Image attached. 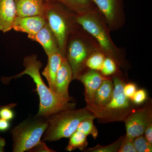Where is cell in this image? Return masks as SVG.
<instances>
[{
	"label": "cell",
	"instance_id": "28",
	"mask_svg": "<svg viewBox=\"0 0 152 152\" xmlns=\"http://www.w3.org/2000/svg\"><path fill=\"white\" fill-rule=\"evenodd\" d=\"M137 91V86L133 83L125 84L124 87V91L125 96L132 100L133 96Z\"/></svg>",
	"mask_w": 152,
	"mask_h": 152
},
{
	"label": "cell",
	"instance_id": "17",
	"mask_svg": "<svg viewBox=\"0 0 152 152\" xmlns=\"http://www.w3.org/2000/svg\"><path fill=\"white\" fill-rule=\"evenodd\" d=\"M48 57V64L43 71L42 75L48 81L49 88L54 91L56 77L64 57L59 53H57Z\"/></svg>",
	"mask_w": 152,
	"mask_h": 152
},
{
	"label": "cell",
	"instance_id": "31",
	"mask_svg": "<svg viewBox=\"0 0 152 152\" xmlns=\"http://www.w3.org/2000/svg\"><path fill=\"white\" fill-rule=\"evenodd\" d=\"M144 134L145 137L148 140V141L152 144V123L147 126Z\"/></svg>",
	"mask_w": 152,
	"mask_h": 152
},
{
	"label": "cell",
	"instance_id": "27",
	"mask_svg": "<svg viewBox=\"0 0 152 152\" xmlns=\"http://www.w3.org/2000/svg\"><path fill=\"white\" fill-rule=\"evenodd\" d=\"M147 99V94L146 91L144 89H140L136 91L131 100L135 104L140 105L143 103Z\"/></svg>",
	"mask_w": 152,
	"mask_h": 152
},
{
	"label": "cell",
	"instance_id": "34",
	"mask_svg": "<svg viewBox=\"0 0 152 152\" xmlns=\"http://www.w3.org/2000/svg\"><path fill=\"white\" fill-rule=\"evenodd\" d=\"M45 1H51V0H45Z\"/></svg>",
	"mask_w": 152,
	"mask_h": 152
},
{
	"label": "cell",
	"instance_id": "13",
	"mask_svg": "<svg viewBox=\"0 0 152 152\" xmlns=\"http://www.w3.org/2000/svg\"><path fill=\"white\" fill-rule=\"evenodd\" d=\"M29 39L40 44L48 56L60 53L58 41L48 22L37 34Z\"/></svg>",
	"mask_w": 152,
	"mask_h": 152
},
{
	"label": "cell",
	"instance_id": "14",
	"mask_svg": "<svg viewBox=\"0 0 152 152\" xmlns=\"http://www.w3.org/2000/svg\"><path fill=\"white\" fill-rule=\"evenodd\" d=\"M17 16L45 17V0H15Z\"/></svg>",
	"mask_w": 152,
	"mask_h": 152
},
{
	"label": "cell",
	"instance_id": "2",
	"mask_svg": "<svg viewBox=\"0 0 152 152\" xmlns=\"http://www.w3.org/2000/svg\"><path fill=\"white\" fill-rule=\"evenodd\" d=\"M76 21L94 38L106 56L113 60L120 69L127 70L129 66L124 52L114 43L110 32L98 10L83 15H76Z\"/></svg>",
	"mask_w": 152,
	"mask_h": 152
},
{
	"label": "cell",
	"instance_id": "3",
	"mask_svg": "<svg viewBox=\"0 0 152 152\" xmlns=\"http://www.w3.org/2000/svg\"><path fill=\"white\" fill-rule=\"evenodd\" d=\"M112 78L113 94L108 103L99 106L90 103H86L85 107L101 124L124 122L131 112L136 108L135 104L124 93V87L126 83L120 77V73L113 75Z\"/></svg>",
	"mask_w": 152,
	"mask_h": 152
},
{
	"label": "cell",
	"instance_id": "20",
	"mask_svg": "<svg viewBox=\"0 0 152 152\" xmlns=\"http://www.w3.org/2000/svg\"><path fill=\"white\" fill-rule=\"evenodd\" d=\"M106 57L101 51L95 52L87 60L86 64L87 69L100 72Z\"/></svg>",
	"mask_w": 152,
	"mask_h": 152
},
{
	"label": "cell",
	"instance_id": "6",
	"mask_svg": "<svg viewBox=\"0 0 152 152\" xmlns=\"http://www.w3.org/2000/svg\"><path fill=\"white\" fill-rule=\"evenodd\" d=\"M76 16L75 13L61 3L46 1V18L56 38L60 53L64 57H66L68 38L77 24Z\"/></svg>",
	"mask_w": 152,
	"mask_h": 152
},
{
	"label": "cell",
	"instance_id": "1",
	"mask_svg": "<svg viewBox=\"0 0 152 152\" xmlns=\"http://www.w3.org/2000/svg\"><path fill=\"white\" fill-rule=\"evenodd\" d=\"M23 66L25 69L23 72L17 75L7 78L5 80L8 81L25 75H28L33 79L36 84V91L40 99L39 111L36 116L47 118L58 112L75 108L76 106L75 103L66 100L51 90L44 83L40 73V69L42 66V64L40 61L37 59V55L25 57Z\"/></svg>",
	"mask_w": 152,
	"mask_h": 152
},
{
	"label": "cell",
	"instance_id": "22",
	"mask_svg": "<svg viewBox=\"0 0 152 152\" xmlns=\"http://www.w3.org/2000/svg\"><path fill=\"white\" fill-rule=\"evenodd\" d=\"M100 72L104 76L110 77L120 73V68L113 60L106 56Z\"/></svg>",
	"mask_w": 152,
	"mask_h": 152
},
{
	"label": "cell",
	"instance_id": "4",
	"mask_svg": "<svg viewBox=\"0 0 152 152\" xmlns=\"http://www.w3.org/2000/svg\"><path fill=\"white\" fill-rule=\"evenodd\" d=\"M98 51L100 49L94 38L77 24L68 38L66 52V58L72 72L73 80H77L86 70L87 60Z\"/></svg>",
	"mask_w": 152,
	"mask_h": 152
},
{
	"label": "cell",
	"instance_id": "7",
	"mask_svg": "<svg viewBox=\"0 0 152 152\" xmlns=\"http://www.w3.org/2000/svg\"><path fill=\"white\" fill-rule=\"evenodd\" d=\"M47 119L36 116L24 120L11 131L13 151H31L40 142L41 138L48 127Z\"/></svg>",
	"mask_w": 152,
	"mask_h": 152
},
{
	"label": "cell",
	"instance_id": "33",
	"mask_svg": "<svg viewBox=\"0 0 152 152\" xmlns=\"http://www.w3.org/2000/svg\"><path fill=\"white\" fill-rule=\"evenodd\" d=\"M5 106H0V110H1L2 108L4 107Z\"/></svg>",
	"mask_w": 152,
	"mask_h": 152
},
{
	"label": "cell",
	"instance_id": "26",
	"mask_svg": "<svg viewBox=\"0 0 152 152\" xmlns=\"http://www.w3.org/2000/svg\"><path fill=\"white\" fill-rule=\"evenodd\" d=\"M134 140L125 135L118 152H137L134 145Z\"/></svg>",
	"mask_w": 152,
	"mask_h": 152
},
{
	"label": "cell",
	"instance_id": "32",
	"mask_svg": "<svg viewBox=\"0 0 152 152\" xmlns=\"http://www.w3.org/2000/svg\"><path fill=\"white\" fill-rule=\"evenodd\" d=\"M6 145V141L4 138L0 136V152L5 151L4 147Z\"/></svg>",
	"mask_w": 152,
	"mask_h": 152
},
{
	"label": "cell",
	"instance_id": "10",
	"mask_svg": "<svg viewBox=\"0 0 152 152\" xmlns=\"http://www.w3.org/2000/svg\"><path fill=\"white\" fill-rule=\"evenodd\" d=\"M72 78L70 66L66 57H64L56 77L54 91L69 102L71 101L69 87Z\"/></svg>",
	"mask_w": 152,
	"mask_h": 152
},
{
	"label": "cell",
	"instance_id": "8",
	"mask_svg": "<svg viewBox=\"0 0 152 152\" xmlns=\"http://www.w3.org/2000/svg\"><path fill=\"white\" fill-rule=\"evenodd\" d=\"M97 8L110 32L124 26L126 15L124 0H91Z\"/></svg>",
	"mask_w": 152,
	"mask_h": 152
},
{
	"label": "cell",
	"instance_id": "15",
	"mask_svg": "<svg viewBox=\"0 0 152 152\" xmlns=\"http://www.w3.org/2000/svg\"><path fill=\"white\" fill-rule=\"evenodd\" d=\"M16 16L15 0H0V31H11Z\"/></svg>",
	"mask_w": 152,
	"mask_h": 152
},
{
	"label": "cell",
	"instance_id": "23",
	"mask_svg": "<svg viewBox=\"0 0 152 152\" xmlns=\"http://www.w3.org/2000/svg\"><path fill=\"white\" fill-rule=\"evenodd\" d=\"M125 135L121 137L117 141L113 143L106 146H102L99 145L96 146L89 148L85 152H118L120 148Z\"/></svg>",
	"mask_w": 152,
	"mask_h": 152
},
{
	"label": "cell",
	"instance_id": "11",
	"mask_svg": "<svg viewBox=\"0 0 152 152\" xmlns=\"http://www.w3.org/2000/svg\"><path fill=\"white\" fill-rule=\"evenodd\" d=\"M107 77L99 71L88 69L77 78L84 86L86 103L93 102L95 93Z\"/></svg>",
	"mask_w": 152,
	"mask_h": 152
},
{
	"label": "cell",
	"instance_id": "25",
	"mask_svg": "<svg viewBox=\"0 0 152 152\" xmlns=\"http://www.w3.org/2000/svg\"><path fill=\"white\" fill-rule=\"evenodd\" d=\"M17 105V104H9L0 110V118L7 121H10L14 118L15 113L12 108Z\"/></svg>",
	"mask_w": 152,
	"mask_h": 152
},
{
	"label": "cell",
	"instance_id": "9",
	"mask_svg": "<svg viewBox=\"0 0 152 152\" xmlns=\"http://www.w3.org/2000/svg\"><path fill=\"white\" fill-rule=\"evenodd\" d=\"M124 122L126 125V135L134 140L144 135L147 126L152 123V104L151 99L140 109L135 108L127 117Z\"/></svg>",
	"mask_w": 152,
	"mask_h": 152
},
{
	"label": "cell",
	"instance_id": "12",
	"mask_svg": "<svg viewBox=\"0 0 152 152\" xmlns=\"http://www.w3.org/2000/svg\"><path fill=\"white\" fill-rule=\"evenodd\" d=\"M45 17L35 16L29 17H16L12 29L17 31L28 34V38L37 34L47 23Z\"/></svg>",
	"mask_w": 152,
	"mask_h": 152
},
{
	"label": "cell",
	"instance_id": "18",
	"mask_svg": "<svg viewBox=\"0 0 152 152\" xmlns=\"http://www.w3.org/2000/svg\"><path fill=\"white\" fill-rule=\"evenodd\" d=\"M62 4L76 15H83L98 10L91 0H51Z\"/></svg>",
	"mask_w": 152,
	"mask_h": 152
},
{
	"label": "cell",
	"instance_id": "19",
	"mask_svg": "<svg viewBox=\"0 0 152 152\" xmlns=\"http://www.w3.org/2000/svg\"><path fill=\"white\" fill-rule=\"evenodd\" d=\"M66 150L72 151L76 149L83 151L88 145L87 136L83 133L76 130L70 137Z\"/></svg>",
	"mask_w": 152,
	"mask_h": 152
},
{
	"label": "cell",
	"instance_id": "29",
	"mask_svg": "<svg viewBox=\"0 0 152 152\" xmlns=\"http://www.w3.org/2000/svg\"><path fill=\"white\" fill-rule=\"evenodd\" d=\"M31 151L34 152H55V151L49 148L42 141H41L39 143L33 148Z\"/></svg>",
	"mask_w": 152,
	"mask_h": 152
},
{
	"label": "cell",
	"instance_id": "5",
	"mask_svg": "<svg viewBox=\"0 0 152 152\" xmlns=\"http://www.w3.org/2000/svg\"><path fill=\"white\" fill-rule=\"evenodd\" d=\"M88 118L96 119L86 107L77 110L69 109L53 114L46 118L48 127L43 135V140L53 142L69 138L81 122Z\"/></svg>",
	"mask_w": 152,
	"mask_h": 152
},
{
	"label": "cell",
	"instance_id": "24",
	"mask_svg": "<svg viewBox=\"0 0 152 152\" xmlns=\"http://www.w3.org/2000/svg\"><path fill=\"white\" fill-rule=\"evenodd\" d=\"M134 145L137 152H151L152 144L150 143L143 135L134 140Z\"/></svg>",
	"mask_w": 152,
	"mask_h": 152
},
{
	"label": "cell",
	"instance_id": "16",
	"mask_svg": "<svg viewBox=\"0 0 152 152\" xmlns=\"http://www.w3.org/2000/svg\"><path fill=\"white\" fill-rule=\"evenodd\" d=\"M113 91L112 77H107L95 93L93 102L90 103L99 106L105 105L112 99Z\"/></svg>",
	"mask_w": 152,
	"mask_h": 152
},
{
	"label": "cell",
	"instance_id": "21",
	"mask_svg": "<svg viewBox=\"0 0 152 152\" xmlns=\"http://www.w3.org/2000/svg\"><path fill=\"white\" fill-rule=\"evenodd\" d=\"M94 119L88 118L81 122L78 126L77 131L83 133L87 136L91 135L95 140L98 137V131L94 124Z\"/></svg>",
	"mask_w": 152,
	"mask_h": 152
},
{
	"label": "cell",
	"instance_id": "30",
	"mask_svg": "<svg viewBox=\"0 0 152 152\" xmlns=\"http://www.w3.org/2000/svg\"><path fill=\"white\" fill-rule=\"evenodd\" d=\"M10 127V121L0 118V132H4L8 130Z\"/></svg>",
	"mask_w": 152,
	"mask_h": 152
}]
</instances>
